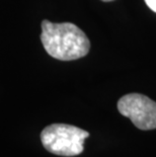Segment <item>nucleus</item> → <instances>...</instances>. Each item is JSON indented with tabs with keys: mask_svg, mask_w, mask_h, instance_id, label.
<instances>
[{
	"mask_svg": "<svg viewBox=\"0 0 156 157\" xmlns=\"http://www.w3.org/2000/svg\"><path fill=\"white\" fill-rule=\"evenodd\" d=\"M89 133L67 124H53L43 130L41 140L49 152L59 156H76L83 152Z\"/></svg>",
	"mask_w": 156,
	"mask_h": 157,
	"instance_id": "f03ea898",
	"label": "nucleus"
},
{
	"mask_svg": "<svg viewBox=\"0 0 156 157\" xmlns=\"http://www.w3.org/2000/svg\"><path fill=\"white\" fill-rule=\"evenodd\" d=\"M101 1H104V2H111V1H114V0H101Z\"/></svg>",
	"mask_w": 156,
	"mask_h": 157,
	"instance_id": "39448f33",
	"label": "nucleus"
},
{
	"mask_svg": "<svg viewBox=\"0 0 156 157\" xmlns=\"http://www.w3.org/2000/svg\"><path fill=\"white\" fill-rule=\"evenodd\" d=\"M145 2L151 10L156 12V0H145Z\"/></svg>",
	"mask_w": 156,
	"mask_h": 157,
	"instance_id": "20e7f679",
	"label": "nucleus"
},
{
	"mask_svg": "<svg viewBox=\"0 0 156 157\" xmlns=\"http://www.w3.org/2000/svg\"><path fill=\"white\" fill-rule=\"evenodd\" d=\"M118 109L138 129L148 131L156 129V102L140 93H129L119 99Z\"/></svg>",
	"mask_w": 156,
	"mask_h": 157,
	"instance_id": "7ed1b4c3",
	"label": "nucleus"
},
{
	"mask_svg": "<svg viewBox=\"0 0 156 157\" xmlns=\"http://www.w3.org/2000/svg\"><path fill=\"white\" fill-rule=\"evenodd\" d=\"M41 41L46 52L61 61H72L87 55L90 42L77 25L71 22L42 21Z\"/></svg>",
	"mask_w": 156,
	"mask_h": 157,
	"instance_id": "f257e3e1",
	"label": "nucleus"
}]
</instances>
